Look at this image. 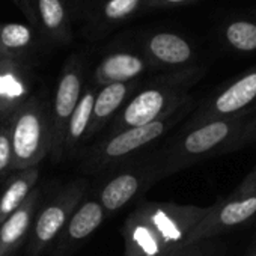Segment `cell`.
Segmentation results:
<instances>
[{"instance_id":"cb8c5ba5","label":"cell","mask_w":256,"mask_h":256,"mask_svg":"<svg viewBox=\"0 0 256 256\" xmlns=\"http://www.w3.org/2000/svg\"><path fill=\"white\" fill-rule=\"evenodd\" d=\"M252 139H256V118L253 120L247 122L246 132H244V144L252 140Z\"/></svg>"},{"instance_id":"ffe728a7","label":"cell","mask_w":256,"mask_h":256,"mask_svg":"<svg viewBox=\"0 0 256 256\" xmlns=\"http://www.w3.org/2000/svg\"><path fill=\"white\" fill-rule=\"evenodd\" d=\"M0 42L11 50L23 48L30 42V30L22 24H6L0 29Z\"/></svg>"},{"instance_id":"6da1fadb","label":"cell","mask_w":256,"mask_h":256,"mask_svg":"<svg viewBox=\"0 0 256 256\" xmlns=\"http://www.w3.org/2000/svg\"><path fill=\"white\" fill-rule=\"evenodd\" d=\"M208 206L172 202H144L134 208L122 226L124 256H169L187 246L192 229Z\"/></svg>"},{"instance_id":"2e32d148","label":"cell","mask_w":256,"mask_h":256,"mask_svg":"<svg viewBox=\"0 0 256 256\" xmlns=\"http://www.w3.org/2000/svg\"><path fill=\"white\" fill-rule=\"evenodd\" d=\"M144 70L145 62L140 58L128 53H118L102 60L96 70V78L104 86L110 83H126L142 74Z\"/></svg>"},{"instance_id":"e0dca14e","label":"cell","mask_w":256,"mask_h":256,"mask_svg":"<svg viewBox=\"0 0 256 256\" xmlns=\"http://www.w3.org/2000/svg\"><path fill=\"white\" fill-rule=\"evenodd\" d=\"M148 48L156 60L170 66L184 65L193 58L192 46L180 35L169 32L154 35L148 44Z\"/></svg>"},{"instance_id":"7402d4cb","label":"cell","mask_w":256,"mask_h":256,"mask_svg":"<svg viewBox=\"0 0 256 256\" xmlns=\"http://www.w3.org/2000/svg\"><path fill=\"white\" fill-rule=\"evenodd\" d=\"M169 256H218V246L212 240L184 246Z\"/></svg>"},{"instance_id":"52a82bcc","label":"cell","mask_w":256,"mask_h":256,"mask_svg":"<svg viewBox=\"0 0 256 256\" xmlns=\"http://www.w3.org/2000/svg\"><path fill=\"white\" fill-rule=\"evenodd\" d=\"M256 216V187H238L230 196L208 206L205 216L187 236V246L214 240Z\"/></svg>"},{"instance_id":"7a4b0ae2","label":"cell","mask_w":256,"mask_h":256,"mask_svg":"<svg viewBox=\"0 0 256 256\" xmlns=\"http://www.w3.org/2000/svg\"><path fill=\"white\" fill-rule=\"evenodd\" d=\"M247 122L242 116L212 119L194 126L157 157L158 180L180 172L200 160L244 145Z\"/></svg>"},{"instance_id":"d4e9b609","label":"cell","mask_w":256,"mask_h":256,"mask_svg":"<svg viewBox=\"0 0 256 256\" xmlns=\"http://www.w3.org/2000/svg\"><path fill=\"white\" fill-rule=\"evenodd\" d=\"M240 187H242V188H252V187H256V168L244 178V181L241 182V186Z\"/></svg>"},{"instance_id":"9c48e42d","label":"cell","mask_w":256,"mask_h":256,"mask_svg":"<svg viewBox=\"0 0 256 256\" xmlns=\"http://www.w3.org/2000/svg\"><path fill=\"white\" fill-rule=\"evenodd\" d=\"M82 96V77L80 72L72 68L64 72L60 77L52 110L48 112V126H50V150L48 154L53 162H60L64 158V145L68 122L80 101Z\"/></svg>"},{"instance_id":"8fae6325","label":"cell","mask_w":256,"mask_h":256,"mask_svg":"<svg viewBox=\"0 0 256 256\" xmlns=\"http://www.w3.org/2000/svg\"><path fill=\"white\" fill-rule=\"evenodd\" d=\"M42 190L34 188L26 200L0 224V256H14V253L29 238L35 216L40 210Z\"/></svg>"},{"instance_id":"4fadbf2b","label":"cell","mask_w":256,"mask_h":256,"mask_svg":"<svg viewBox=\"0 0 256 256\" xmlns=\"http://www.w3.org/2000/svg\"><path fill=\"white\" fill-rule=\"evenodd\" d=\"M130 92H132V86L128 83H110L102 86L100 92L95 94L88 139L96 136L104 126L110 124V120L118 114L122 106L128 101Z\"/></svg>"},{"instance_id":"4316f807","label":"cell","mask_w":256,"mask_h":256,"mask_svg":"<svg viewBox=\"0 0 256 256\" xmlns=\"http://www.w3.org/2000/svg\"><path fill=\"white\" fill-rule=\"evenodd\" d=\"M252 256H256V250H254V252H253V254H252Z\"/></svg>"},{"instance_id":"5bb4252c","label":"cell","mask_w":256,"mask_h":256,"mask_svg":"<svg viewBox=\"0 0 256 256\" xmlns=\"http://www.w3.org/2000/svg\"><path fill=\"white\" fill-rule=\"evenodd\" d=\"M40 180V168H28L14 172L0 192V224H2L29 196Z\"/></svg>"},{"instance_id":"603a6c76","label":"cell","mask_w":256,"mask_h":256,"mask_svg":"<svg viewBox=\"0 0 256 256\" xmlns=\"http://www.w3.org/2000/svg\"><path fill=\"white\" fill-rule=\"evenodd\" d=\"M139 5V0H110L106 5V16L110 20H120L130 16Z\"/></svg>"},{"instance_id":"8992f818","label":"cell","mask_w":256,"mask_h":256,"mask_svg":"<svg viewBox=\"0 0 256 256\" xmlns=\"http://www.w3.org/2000/svg\"><path fill=\"white\" fill-rule=\"evenodd\" d=\"M86 188V180H76L66 184L44 208L40 210L29 234V244L26 247L28 256H41L44 250L58 240L70 217L84 199Z\"/></svg>"},{"instance_id":"484cf974","label":"cell","mask_w":256,"mask_h":256,"mask_svg":"<svg viewBox=\"0 0 256 256\" xmlns=\"http://www.w3.org/2000/svg\"><path fill=\"white\" fill-rule=\"evenodd\" d=\"M166 4H172V5H176V4H184V2H188V0H164Z\"/></svg>"},{"instance_id":"277c9868","label":"cell","mask_w":256,"mask_h":256,"mask_svg":"<svg viewBox=\"0 0 256 256\" xmlns=\"http://www.w3.org/2000/svg\"><path fill=\"white\" fill-rule=\"evenodd\" d=\"M14 157V170L38 166L50 150L48 112L36 100H26L6 122Z\"/></svg>"},{"instance_id":"30bf717a","label":"cell","mask_w":256,"mask_h":256,"mask_svg":"<svg viewBox=\"0 0 256 256\" xmlns=\"http://www.w3.org/2000/svg\"><path fill=\"white\" fill-rule=\"evenodd\" d=\"M256 101V65L229 83L222 92H218L190 122V126L220 119L241 116V113Z\"/></svg>"},{"instance_id":"ac0fdd59","label":"cell","mask_w":256,"mask_h":256,"mask_svg":"<svg viewBox=\"0 0 256 256\" xmlns=\"http://www.w3.org/2000/svg\"><path fill=\"white\" fill-rule=\"evenodd\" d=\"M223 36L228 46L236 52L250 53L256 50V23L252 20L236 18L228 23Z\"/></svg>"},{"instance_id":"d6986e66","label":"cell","mask_w":256,"mask_h":256,"mask_svg":"<svg viewBox=\"0 0 256 256\" xmlns=\"http://www.w3.org/2000/svg\"><path fill=\"white\" fill-rule=\"evenodd\" d=\"M14 157L8 124L0 125V182H5L14 174Z\"/></svg>"},{"instance_id":"5b68a950","label":"cell","mask_w":256,"mask_h":256,"mask_svg":"<svg viewBox=\"0 0 256 256\" xmlns=\"http://www.w3.org/2000/svg\"><path fill=\"white\" fill-rule=\"evenodd\" d=\"M186 104H188V98L181 86L170 84L144 89L128 100L110 120L108 134L163 119Z\"/></svg>"},{"instance_id":"ba28073f","label":"cell","mask_w":256,"mask_h":256,"mask_svg":"<svg viewBox=\"0 0 256 256\" xmlns=\"http://www.w3.org/2000/svg\"><path fill=\"white\" fill-rule=\"evenodd\" d=\"M158 180L157 158L146 164H136L113 174L94 196L102 206L106 216L126 206L138 194L150 188Z\"/></svg>"},{"instance_id":"9a60e30c","label":"cell","mask_w":256,"mask_h":256,"mask_svg":"<svg viewBox=\"0 0 256 256\" xmlns=\"http://www.w3.org/2000/svg\"><path fill=\"white\" fill-rule=\"evenodd\" d=\"M94 100H95V90L89 89L82 94L80 101L68 122L65 145H64V157L74 156V152L78 150V146L88 139L89 126H90V120H92Z\"/></svg>"},{"instance_id":"3957f363","label":"cell","mask_w":256,"mask_h":256,"mask_svg":"<svg viewBox=\"0 0 256 256\" xmlns=\"http://www.w3.org/2000/svg\"><path fill=\"white\" fill-rule=\"evenodd\" d=\"M187 108L188 104H186L184 107L178 108L176 112L163 119L154 120L146 125L124 128V130L108 134L89 151V154L84 158V170H104L116 163H122L124 160L130 158L139 151L148 148L172 130L184 118Z\"/></svg>"},{"instance_id":"7c38bea8","label":"cell","mask_w":256,"mask_h":256,"mask_svg":"<svg viewBox=\"0 0 256 256\" xmlns=\"http://www.w3.org/2000/svg\"><path fill=\"white\" fill-rule=\"evenodd\" d=\"M104 218L106 212L95 198L83 199L58 236V253H64V250L90 236L101 226Z\"/></svg>"},{"instance_id":"44dd1931","label":"cell","mask_w":256,"mask_h":256,"mask_svg":"<svg viewBox=\"0 0 256 256\" xmlns=\"http://www.w3.org/2000/svg\"><path fill=\"white\" fill-rule=\"evenodd\" d=\"M40 12L48 29H58L65 17L60 0H40Z\"/></svg>"}]
</instances>
